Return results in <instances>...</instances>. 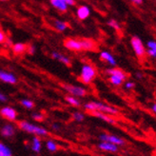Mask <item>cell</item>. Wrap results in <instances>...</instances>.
<instances>
[{
	"label": "cell",
	"mask_w": 156,
	"mask_h": 156,
	"mask_svg": "<svg viewBox=\"0 0 156 156\" xmlns=\"http://www.w3.org/2000/svg\"><path fill=\"white\" fill-rule=\"evenodd\" d=\"M20 130L26 132V133L32 134L33 136H39V137H47L49 135V130L46 128L40 126L36 123H33L27 120H21L17 122L16 126Z\"/></svg>",
	"instance_id": "cell-1"
},
{
	"label": "cell",
	"mask_w": 156,
	"mask_h": 156,
	"mask_svg": "<svg viewBox=\"0 0 156 156\" xmlns=\"http://www.w3.org/2000/svg\"><path fill=\"white\" fill-rule=\"evenodd\" d=\"M84 108L86 112H88L90 113L94 112H103L112 116H115L119 113V111L116 108L110 106L108 104H105L103 102H97V101H90L84 104Z\"/></svg>",
	"instance_id": "cell-2"
},
{
	"label": "cell",
	"mask_w": 156,
	"mask_h": 156,
	"mask_svg": "<svg viewBox=\"0 0 156 156\" xmlns=\"http://www.w3.org/2000/svg\"><path fill=\"white\" fill-rule=\"evenodd\" d=\"M107 73L108 75V81L115 87H119V86L123 85L128 77L127 73L118 68L108 69L107 71Z\"/></svg>",
	"instance_id": "cell-3"
},
{
	"label": "cell",
	"mask_w": 156,
	"mask_h": 156,
	"mask_svg": "<svg viewBox=\"0 0 156 156\" xmlns=\"http://www.w3.org/2000/svg\"><path fill=\"white\" fill-rule=\"evenodd\" d=\"M96 69L95 68L90 65V64H85L81 69V73L79 76V80L86 85L90 84L96 77Z\"/></svg>",
	"instance_id": "cell-4"
},
{
	"label": "cell",
	"mask_w": 156,
	"mask_h": 156,
	"mask_svg": "<svg viewBox=\"0 0 156 156\" xmlns=\"http://www.w3.org/2000/svg\"><path fill=\"white\" fill-rule=\"evenodd\" d=\"M98 140H99V142L112 143L116 146H118L119 147L126 146V143H127L126 140L124 138H122L118 135L112 134V133H108V132H102V133H100L98 136Z\"/></svg>",
	"instance_id": "cell-5"
},
{
	"label": "cell",
	"mask_w": 156,
	"mask_h": 156,
	"mask_svg": "<svg viewBox=\"0 0 156 156\" xmlns=\"http://www.w3.org/2000/svg\"><path fill=\"white\" fill-rule=\"evenodd\" d=\"M130 43H131L132 50H133L134 53L136 54V56L138 58H144V56L147 53V50L141 39L138 36H132Z\"/></svg>",
	"instance_id": "cell-6"
},
{
	"label": "cell",
	"mask_w": 156,
	"mask_h": 156,
	"mask_svg": "<svg viewBox=\"0 0 156 156\" xmlns=\"http://www.w3.org/2000/svg\"><path fill=\"white\" fill-rule=\"evenodd\" d=\"M0 116L8 122H16L18 118V113L15 108L11 106H5L0 108Z\"/></svg>",
	"instance_id": "cell-7"
},
{
	"label": "cell",
	"mask_w": 156,
	"mask_h": 156,
	"mask_svg": "<svg viewBox=\"0 0 156 156\" xmlns=\"http://www.w3.org/2000/svg\"><path fill=\"white\" fill-rule=\"evenodd\" d=\"M63 88L67 92H69V95H73L75 97H84L88 94V90L80 86H74V85H69V84H62Z\"/></svg>",
	"instance_id": "cell-8"
},
{
	"label": "cell",
	"mask_w": 156,
	"mask_h": 156,
	"mask_svg": "<svg viewBox=\"0 0 156 156\" xmlns=\"http://www.w3.org/2000/svg\"><path fill=\"white\" fill-rule=\"evenodd\" d=\"M0 134L5 139H12L16 134V126L11 122L5 123L0 128Z\"/></svg>",
	"instance_id": "cell-9"
},
{
	"label": "cell",
	"mask_w": 156,
	"mask_h": 156,
	"mask_svg": "<svg viewBox=\"0 0 156 156\" xmlns=\"http://www.w3.org/2000/svg\"><path fill=\"white\" fill-rule=\"evenodd\" d=\"M97 147L100 151L106 153H117L119 151V147L110 142H99Z\"/></svg>",
	"instance_id": "cell-10"
},
{
	"label": "cell",
	"mask_w": 156,
	"mask_h": 156,
	"mask_svg": "<svg viewBox=\"0 0 156 156\" xmlns=\"http://www.w3.org/2000/svg\"><path fill=\"white\" fill-rule=\"evenodd\" d=\"M30 149L35 154H39L43 149V142L42 138L39 136H33L30 143Z\"/></svg>",
	"instance_id": "cell-11"
},
{
	"label": "cell",
	"mask_w": 156,
	"mask_h": 156,
	"mask_svg": "<svg viewBox=\"0 0 156 156\" xmlns=\"http://www.w3.org/2000/svg\"><path fill=\"white\" fill-rule=\"evenodd\" d=\"M80 41L82 51H95L97 50V45L95 41H93L90 38H82Z\"/></svg>",
	"instance_id": "cell-12"
},
{
	"label": "cell",
	"mask_w": 156,
	"mask_h": 156,
	"mask_svg": "<svg viewBox=\"0 0 156 156\" xmlns=\"http://www.w3.org/2000/svg\"><path fill=\"white\" fill-rule=\"evenodd\" d=\"M64 46L69 51H82V47H81L80 41L76 40V39L67 38L66 40L64 41Z\"/></svg>",
	"instance_id": "cell-13"
},
{
	"label": "cell",
	"mask_w": 156,
	"mask_h": 156,
	"mask_svg": "<svg viewBox=\"0 0 156 156\" xmlns=\"http://www.w3.org/2000/svg\"><path fill=\"white\" fill-rule=\"evenodd\" d=\"M0 80L4 83L11 84V85H14L17 83L16 76L12 74V73H8L4 71H0Z\"/></svg>",
	"instance_id": "cell-14"
},
{
	"label": "cell",
	"mask_w": 156,
	"mask_h": 156,
	"mask_svg": "<svg viewBox=\"0 0 156 156\" xmlns=\"http://www.w3.org/2000/svg\"><path fill=\"white\" fill-rule=\"evenodd\" d=\"M90 114H92L94 117L96 118L102 120L108 124H111V125H115L117 122H116V119L114 118L113 116L112 115H108V114H106V113H103V112H91Z\"/></svg>",
	"instance_id": "cell-15"
},
{
	"label": "cell",
	"mask_w": 156,
	"mask_h": 156,
	"mask_svg": "<svg viewBox=\"0 0 156 156\" xmlns=\"http://www.w3.org/2000/svg\"><path fill=\"white\" fill-rule=\"evenodd\" d=\"M45 147H46L47 151H48L49 152H51V153H54V152L58 151V150H59L58 143L54 139H51V138L46 140Z\"/></svg>",
	"instance_id": "cell-16"
},
{
	"label": "cell",
	"mask_w": 156,
	"mask_h": 156,
	"mask_svg": "<svg viewBox=\"0 0 156 156\" xmlns=\"http://www.w3.org/2000/svg\"><path fill=\"white\" fill-rule=\"evenodd\" d=\"M77 16L80 20H85L90 16V9L87 6H79L77 9Z\"/></svg>",
	"instance_id": "cell-17"
},
{
	"label": "cell",
	"mask_w": 156,
	"mask_h": 156,
	"mask_svg": "<svg viewBox=\"0 0 156 156\" xmlns=\"http://www.w3.org/2000/svg\"><path fill=\"white\" fill-rule=\"evenodd\" d=\"M50 2L54 8H56V9L58 11H60L61 12H67L68 5L65 3L64 0H50Z\"/></svg>",
	"instance_id": "cell-18"
},
{
	"label": "cell",
	"mask_w": 156,
	"mask_h": 156,
	"mask_svg": "<svg viewBox=\"0 0 156 156\" xmlns=\"http://www.w3.org/2000/svg\"><path fill=\"white\" fill-rule=\"evenodd\" d=\"M100 59L108 62V64L112 65V66H115L116 65V60L115 58L112 55L110 52L108 51H102L100 53Z\"/></svg>",
	"instance_id": "cell-19"
},
{
	"label": "cell",
	"mask_w": 156,
	"mask_h": 156,
	"mask_svg": "<svg viewBox=\"0 0 156 156\" xmlns=\"http://www.w3.org/2000/svg\"><path fill=\"white\" fill-rule=\"evenodd\" d=\"M147 55L156 58V41L153 40L149 41L147 43Z\"/></svg>",
	"instance_id": "cell-20"
},
{
	"label": "cell",
	"mask_w": 156,
	"mask_h": 156,
	"mask_svg": "<svg viewBox=\"0 0 156 156\" xmlns=\"http://www.w3.org/2000/svg\"><path fill=\"white\" fill-rule=\"evenodd\" d=\"M0 156H13L12 149L3 142H0Z\"/></svg>",
	"instance_id": "cell-21"
},
{
	"label": "cell",
	"mask_w": 156,
	"mask_h": 156,
	"mask_svg": "<svg viewBox=\"0 0 156 156\" xmlns=\"http://www.w3.org/2000/svg\"><path fill=\"white\" fill-rule=\"evenodd\" d=\"M65 100H66V102L72 107L79 108L81 106V102H80V100L78 99V97H75V96L69 94L65 97Z\"/></svg>",
	"instance_id": "cell-22"
},
{
	"label": "cell",
	"mask_w": 156,
	"mask_h": 156,
	"mask_svg": "<svg viewBox=\"0 0 156 156\" xmlns=\"http://www.w3.org/2000/svg\"><path fill=\"white\" fill-rule=\"evenodd\" d=\"M27 50H28V45L24 43H16L12 46V51L15 54L24 53Z\"/></svg>",
	"instance_id": "cell-23"
},
{
	"label": "cell",
	"mask_w": 156,
	"mask_h": 156,
	"mask_svg": "<svg viewBox=\"0 0 156 156\" xmlns=\"http://www.w3.org/2000/svg\"><path fill=\"white\" fill-rule=\"evenodd\" d=\"M52 57L53 58H55L57 60H59L60 62H62V63H64L65 65L67 66H72V62L71 60H69L68 57L64 56V55H62V54L58 53V52H52Z\"/></svg>",
	"instance_id": "cell-24"
},
{
	"label": "cell",
	"mask_w": 156,
	"mask_h": 156,
	"mask_svg": "<svg viewBox=\"0 0 156 156\" xmlns=\"http://www.w3.org/2000/svg\"><path fill=\"white\" fill-rule=\"evenodd\" d=\"M53 27L55 30H59V32H63V30H65L69 27V25L66 22H62L59 20H53Z\"/></svg>",
	"instance_id": "cell-25"
},
{
	"label": "cell",
	"mask_w": 156,
	"mask_h": 156,
	"mask_svg": "<svg viewBox=\"0 0 156 156\" xmlns=\"http://www.w3.org/2000/svg\"><path fill=\"white\" fill-rule=\"evenodd\" d=\"M20 105L22 107H24L25 108H27V110H33V108H34V102L33 100H30V99H22L20 100Z\"/></svg>",
	"instance_id": "cell-26"
},
{
	"label": "cell",
	"mask_w": 156,
	"mask_h": 156,
	"mask_svg": "<svg viewBox=\"0 0 156 156\" xmlns=\"http://www.w3.org/2000/svg\"><path fill=\"white\" fill-rule=\"evenodd\" d=\"M72 117H73V121L80 123V122H83L85 120V113H83L80 111H76V112H74L73 113Z\"/></svg>",
	"instance_id": "cell-27"
},
{
	"label": "cell",
	"mask_w": 156,
	"mask_h": 156,
	"mask_svg": "<svg viewBox=\"0 0 156 156\" xmlns=\"http://www.w3.org/2000/svg\"><path fill=\"white\" fill-rule=\"evenodd\" d=\"M32 118L35 122H42L45 119V115L42 112H33L32 113Z\"/></svg>",
	"instance_id": "cell-28"
},
{
	"label": "cell",
	"mask_w": 156,
	"mask_h": 156,
	"mask_svg": "<svg viewBox=\"0 0 156 156\" xmlns=\"http://www.w3.org/2000/svg\"><path fill=\"white\" fill-rule=\"evenodd\" d=\"M108 26H111V27L113 28L114 30H120V25H119V23L117 22L116 20L111 19L110 21L108 22Z\"/></svg>",
	"instance_id": "cell-29"
},
{
	"label": "cell",
	"mask_w": 156,
	"mask_h": 156,
	"mask_svg": "<svg viewBox=\"0 0 156 156\" xmlns=\"http://www.w3.org/2000/svg\"><path fill=\"white\" fill-rule=\"evenodd\" d=\"M135 88V83L132 82V81H127L126 83H125V89L126 90H133Z\"/></svg>",
	"instance_id": "cell-30"
},
{
	"label": "cell",
	"mask_w": 156,
	"mask_h": 156,
	"mask_svg": "<svg viewBox=\"0 0 156 156\" xmlns=\"http://www.w3.org/2000/svg\"><path fill=\"white\" fill-rule=\"evenodd\" d=\"M51 129L54 130V131H59L61 129V126L58 124V123H52L51 124Z\"/></svg>",
	"instance_id": "cell-31"
},
{
	"label": "cell",
	"mask_w": 156,
	"mask_h": 156,
	"mask_svg": "<svg viewBox=\"0 0 156 156\" xmlns=\"http://www.w3.org/2000/svg\"><path fill=\"white\" fill-rule=\"evenodd\" d=\"M8 101V97L4 94V93H2L1 91H0V102L2 103H5Z\"/></svg>",
	"instance_id": "cell-32"
},
{
	"label": "cell",
	"mask_w": 156,
	"mask_h": 156,
	"mask_svg": "<svg viewBox=\"0 0 156 156\" xmlns=\"http://www.w3.org/2000/svg\"><path fill=\"white\" fill-rule=\"evenodd\" d=\"M27 51H29L30 54H34L35 52V47L34 46H30V47H28V50Z\"/></svg>",
	"instance_id": "cell-33"
},
{
	"label": "cell",
	"mask_w": 156,
	"mask_h": 156,
	"mask_svg": "<svg viewBox=\"0 0 156 156\" xmlns=\"http://www.w3.org/2000/svg\"><path fill=\"white\" fill-rule=\"evenodd\" d=\"M64 1L67 5H69V6H74L76 4L75 0H64Z\"/></svg>",
	"instance_id": "cell-34"
},
{
	"label": "cell",
	"mask_w": 156,
	"mask_h": 156,
	"mask_svg": "<svg viewBox=\"0 0 156 156\" xmlns=\"http://www.w3.org/2000/svg\"><path fill=\"white\" fill-rule=\"evenodd\" d=\"M5 41H6V36H5V34L2 32H0V43H4Z\"/></svg>",
	"instance_id": "cell-35"
},
{
	"label": "cell",
	"mask_w": 156,
	"mask_h": 156,
	"mask_svg": "<svg viewBox=\"0 0 156 156\" xmlns=\"http://www.w3.org/2000/svg\"><path fill=\"white\" fill-rule=\"evenodd\" d=\"M130 1L135 5H141L143 3V0H130Z\"/></svg>",
	"instance_id": "cell-36"
},
{
	"label": "cell",
	"mask_w": 156,
	"mask_h": 156,
	"mask_svg": "<svg viewBox=\"0 0 156 156\" xmlns=\"http://www.w3.org/2000/svg\"><path fill=\"white\" fill-rule=\"evenodd\" d=\"M151 111H152V112L154 113V114H156V103H154V104H152V106H151Z\"/></svg>",
	"instance_id": "cell-37"
},
{
	"label": "cell",
	"mask_w": 156,
	"mask_h": 156,
	"mask_svg": "<svg viewBox=\"0 0 156 156\" xmlns=\"http://www.w3.org/2000/svg\"><path fill=\"white\" fill-rule=\"evenodd\" d=\"M136 77L138 78V79H141V78L143 77V74H142L141 73H136Z\"/></svg>",
	"instance_id": "cell-38"
},
{
	"label": "cell",
	"mask_w": 156,
	"mask_h": 156,
	"mask_svg": "<svg viewBox=\"0 0 156 156\" xmlns=\"http://www.w3.org/2000/svg\"><path fill=\"white\" fill-rule=\"evenodd\" d=\"M33 156H39V155H38V154H35V153H34V155H33Z\"/></svg>",
	"instance_id": "cell-39"
},
{
	"label": "cell",
	"mask_w": 156,
	"mask_h": 156,
	"mask_svg": "<svg viewBox=\"0 0 156 156\" xmlns=\"http://www.w3.org/2000/svg\"><path fill=\"white\" fill-rule=\"evenodd\" d=\"M1 1H6V0H1Z\"/></svg>",
	"instance_id": "cell-40"
},
{
	"label": "cell",
	"mask_w": 156,
	"mask_h": 156,
	"mask_svg": "<svg viewBox=\"0 0 156 156\" xmlns=\"http://www.w3.org/2000/svg\"><path fill=\"white\" fill-rule=\"evenodd\" d=\"M155 1H156V0H155Z\"/></svg>",
	"instance_id": "cell-41"
}]
</instances>
